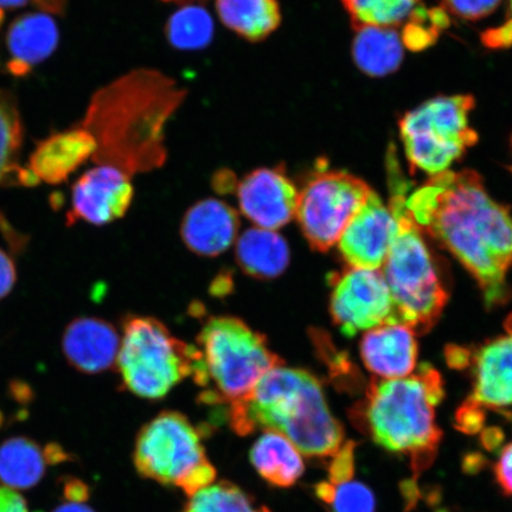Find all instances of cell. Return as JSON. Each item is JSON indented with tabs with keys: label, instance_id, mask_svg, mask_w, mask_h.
Masks as SVG:
<instances>
[{
	"label": "cell",
	"instance_id": "6da1fadb",
	"mask_svg": "<svg viewBox=\"0 0 512 512\" xmlns=\"http://www.w3.org/2000/svg\"><path fill=\"white\" fill-rule=\"evenodd\" d=\"M406 207L422 232L462 262L477 280L485 303L510 296L512 215L486 191L476 171H445L407 196Z\"/></svg>",
	"mask_w": 512,
	"mask_h": 512
},
{
	"label": "cell",
	"instance_id": "7a4b0ae2",
	"mask_svg": "<svg viewBox=\"0 0 512 512\" xmlns=\"http://www.w3.org/2000/svg\"><path fill=\"white\" fill-rule=\"evenodd\" d=\"M185 91L157 70L138 69L93 96L81 126L95 139L93 160L128 176L165 163V126Z\"/></svg>",
	"mask_w": 512,
	"mask_h": 512
},
{
	"label": "cell",
	"instance_id": "3957f363",
	"mask_svg": "<svg viewBox=\"0 0 512 512\" xmlns=\"http://www.w3.org/2000/svg\"><path fill=\"white\" fill-rule=\"evenodd\" d=\"M229 424L241 437L259 430L283 434L311 458L334 457L344 444V428L331 414L317 377L284 364L230 403Z\"/></svg>",
	"mask_w": 512,
	"mask_h": 512
},
{
	"label": "cell",
	"instance_id": "277c9868",
	"mask_svg": "<svg viewBox=\"0 0 512 512\" xmlns=\"http://www.w3.org/2000/svg\"><path fill=\"white\" fill-rule=\"evenodd\" d=\"M444 399L443 380L430 364L395 380H374L351 419L374 443L411 460L415 477L430 467L443 438L435 408Z\"/></svg>",
	"mask_w": 512,
	"mask_h": 512
},
{
	"label": "cell",
	"instance_id": "5b68a950",
	"mask_svg": "<svg viewBox=\"0 0 512 512\" xmlns=\"http://www.w3.org/2000/svg\"><path fill=\"white\" fill-rule=\"evenodd\" d=\"M389 162L392 196L388 206L395 216L396 230L381 272L392 294L399 324L408 326L415 335H422L438 322L447 292L422 230L408 213L407 182L396 160Z\"/></svg>",
	"mask_w": 512,
	"mask_h": 512
},
{
	"label": "cell",
	"instance_id": "8992f818",
	"mask_svg": "<svg viewBox=\"0 0 512 512\" xmlns=\"http://www.w3.org/2000/svg\"><path fill=\"white\" fill-rule=\"evenodd\" d=\"M197 344L200 364L194 380L213 389L206 395L208 403L230 405L245 398L268 371L284 364L264 335L236 317L210 318Z\"/></svg>",
	"mask_w": 512,
	"mask_h": 512
},
{
	"label": "cell",
	"instance_id": "52a82bcc",
	"mask_svg": "<svg viewBox=\"0 0 512 512\" xmlns=\"http://www.w3.org/2000/svg\"><path fill=\"white\" fill-rule=\"evenodd\" d=\"M200 351L179 341L152 317H131L124 325L117 367L126 389L139 398L158 400L194 375Z\"/></svg>",
	"mask_w": 512,
	"mask_h": 512
},
{
	"label": "cell",
	"instance_id": "ba28073f",
	"mask_svg": "<svg viewBox=\"0 0 512 512\" xmlns=\"http://www.w3.org/2000/svg\"><path fill=\"white\" fill-rule=\"evenodd\" d=\"M201 434L187 416L163 412L139 432L134 465L144 478L177 486L192 497L216 478L201 441Z\"/></svg>",
	"mask_w": 512,
	"mask_h": 512
},
{
	"label": "cell",
	"instance_id": "9c48e42d",
	"mask_svg": "<svg viewBox=\"0 0 512 512\" xmlns=\"http://www.w3.org/2000/svg\"><path fill=\"white\" fill-rule=\"evenodd\" d=\"M472 95L438 96L408 112L400 120V137L412 168L435 176L478 142L470 127Z\"/></svg>",
	"mask_w": 512,
	"mask_h": 512
},
{
	"label": "cell",
	"instance_id": "30bf717a",
	"mask_svg": "<svg viewBox=\"0 0 512 512\" xmlns=\"http://www.w3.org/2000/svg\"><path fill=\"white\" fill-rule=\"evenodd\" d=\"M373 192L344 171H320L298 195L296 217L307 242L326 252L337 245L348 224Z\"/></svg>",
	"mask_w": 512,
	"mask_h": 512
},
{
	"label": "cell",
	"instance_id": "8fae6325",
	"mask_svg": "<svg viewBox=\"0 0 512 512\" xmlns=\"http://www.w3.org/2000/svg\"><path fill=\"white\" fill-rule=\"evenodd\" d=\"M331 316L347 337L399 324L389 287L380 270L349 267L331 281Z\"/></svg>",
	"mask_w": 512,
	"mask_h": 512
},
{
	"label": "cell",
	"instance_id": "7c38bea8",
	"mask_svg": "<svg viewBox=\"0 0 512 512\" xmlns=\"http://www.w3.org/2000/svg\"><path fill=\"white\" fill-rule=\"evenodd\" d=\"M454 366L470 368L472 393L463 408L485 416V411L508 413L512 409V315L504 332L472 351L454 350Z\"/></svg>",
	"mask_w": 512,
	"mask_h": 512
},
{
	"label": "cell",
	"instance_id": "4fadbf2b",
	"mask_svg": "<svg viewBox=\"0 0 512 512\" xmlns=\"http://www.w3.org/2000/svg\"><path fill=\"white\" fill-rule=\"evenodd\" d=\"M130 177L110 165L85 172L73 185L69 223L85 221L104 226L125 216L134 196Z\"/></svg>",
	"mask_w": 512,
	"mask_h": 512
},
{
	"label": "cell",
	"instance_id": "5bb4252c",
	"mask_svg": "<svg viewBox=\"0 0 512 512\" xmlns=\"http://www.w3.org/2000/svg\"><path fill=\"white\" fill-rule=\"evenodd\" d=\"M392 209L373 190L366 203L344 229L337 245L349 267L381 270L394 239Z\"/></svg>",
	"mask_w": 512,
	"mask_h": 512
},
{
	"label": "cell",
	"instance_id": "9a60e30c",
	"mask_svg": "<svg viewBox=\"0 0 512 512\" xmlns=\"http://www.w3.org/2000/svg\"><path fill=\"white\" fill-rule=\"evenodd\" d=\"M240 211L255 227L278 230L296 217L299 191L280 169L262 168L236 187Z\"/></svg>",
	"mask_w": 512,
	"mask_h": 512
},
{
	"label": "cell",
	"instance_id": "2e32d148",
	"mask_svg": "<svg viewBox=\"0 0 512 512\" xmlns=\"http://www.w3.org/2000/svg\"><path fill=\"white\" fill-rule=\"evenodd\" d=\"M120 337L104 319L76 318L62 337V350L70 366L86 374H98L117 364Z\"/></svg>",
	"mask_w": 512,
	"mask_h": 512
},
{
	"label": "cell",
	"instance_id": "e0dca14e",
	"mask_svg": "<svg viewBox=\"0 0 512 512\" xmlns=\"http://www.w3.org/2000/svg\"><path fill=\"white\" fill-rule=\"evenodd\" d=\"M240 217L226 202L208 198L197 202L184 215L182 239L197 255L217 256L238 238Z\"/></svg>",
	"mask_w": 512,
	"mask_h": 512
},
{
	"label": "cell",
	"instance_id": "ac0fdd59",
	"mask_svg": "<svg viewBox=\"0 0 512 512\" xmlns=\"http://www.w3.org/2000/svg\"><path fill=\"white\" fill-rule=\"evenodd\" d=\"M406 325L387 324L363 336L364 366L380 380H395L413 374L418 362V344Z\"/></svg>",
	"mask_w": 512,
	"mask_h": 512
},
{
	"label": "cell",
	"instance_id": "d6986e66",
	"mask_svg": "<svg viewBox=\"0 0 512 512\" xmlns=\"http://www.w3.org/2000/svg\"><path fill=\"white\" fill-rule=\"evenodd\" d=\"M96 142L82 126L53 134L37 145L29 162V171L48 184H61L93 158Z\"/></svg>",
	"mask_w": 512,
	"mask_h": 512
},
{
	"label": "cell",
	"instance_id": "ffe728a7",
	"mask_svg": "<svg viewBox=\"0 0 512 512\" xmlns=\"http://www.w3.org/2000/svg\"><path fill=\"white\" fill-rule=\"evenodd\" d=\"M59 37L54 19L43 12L17 18L6 32L5 46L9 55L6 68L14 76L28 75L54 53Z\"/></svg>",
	"mask_w": 512,
	"mask_h": 512
},
{
	"label": "cell",
	"instance_id": "44dd1931",
	"mask_svg": "<svg viewBox=\"0 0 512 512\" xmlns=\"http://www.w3.org/2000/svg\"><path fill=\"white\" fill-rule=\"evenodd\" d=\"M66 459L59 447L43 451L27 438H12L0 446V484L11 490L35 486L46 472L48 463Z\"/></svg>",
	"mask_w": 512,
	"mask_h": 512
},
{
	"label": "cell",
	"instance_id": "7402d4cb",
	"mask_svg": "<svg viewBox=\"0 0 512 512\" xmlns=\"http://www.w3.org/2000/svg\"><path fill=\"white\" fill-rule=\"evenodd\" d=\"M236 261L241 270L253 278L275 279L290 264V248L274 230L255 227L239 236Z\"/></svg>",
	"mask_w": 512,
	"mask_h": 512
},
{
	"label": "cell",
	"instance_id": "603a6c76",
	"mask_svg": "<svg viewBox=\"0 0 512 512\" xmlns=\"http://www.w3.org/2000/svg\"><path fill=\"white\" fill-rule=\"evenodd\" d=\"M249 459L260 477L275 488H291L304 475L302 453L277 432L262 434L249 452Z\"/></svg>",
	"mask_w": 512,
	"mask_h": 512
},
{
	"label": "cell",
	"instance_id": "cb8c5ba5",
	"mask_svg": "<svg viewBox=\"0 0 512 512\" xmlns=\"http://www.w3.org/2000/svg\"><path fill=\"white\" fill-rule=\"evenodd\" d=\"M352 42V57L364 74L382 78L398 70L403 60V41L394 28L361 27Z\"/></svg>",
	"mask_w": 512,
	"mask_h": 512
},
{
	"label": "cell",
	"instance_id": "d4e9b609",
	"mask_svg": "<svg viewBox=\"0 0 512 512\" xmlns=\"http://www.w3.org/2000/svg\"><path fill=\"white\" fill-rule=\"evenodd\" d=\"M23 144V124L19 114L17 102L10 93L0 91V187L5 184L35 185L37 178L29 170L18 168L17 160ZM0 228L3 233L8 232L10 242L12 230L0 216Z\"/></svg>",
	"mask_w": 512,
	"mask_h": 512
},
{
	"label": "cell",
	"instance_id": "484cf974",
	"mask_svg": "<svg viewBox=\"0 0 512 512\" xmlns=\"http://www.w3.org/2000/svg\"><path fill=\"white\" fill-rule=\"evenodd\" d=\"M217 14L230 30L248 41L265 40L278 29V0H216Z\"/></svg>",
	"mask_w": 512,
	"mask_h": 512
},
{
	"label": "cell",
	"instance_id": "4316f807",
	"mask_svg": "<svg viewBox=\"0 0 512 512\" xmlns=\"http://www.w3.org/2000/svg\"><path fill=\"white\" fill-rule=\"evenodd\" d=\"M422 0H342L355 29L394 28L412 18Z\"/></svg>",
	"mask_w": 512,
	"mask_h": 512
},
{
	"label": "cell",
	"instance_id": "83f0119b",
	"mask_svg": "<svg viewBox=\"0 0 512 512\" xmlns=\"http://www.w3.org/2000/svg\"><path fill=\"white\" fill-rule=\"evenodd\" d=\"M183 512H272L230 482H219L190 497Z\"/></svg>",
	"mask_w": 512,
	"mask_h": 512
},
{
	"label": "cell",
	"instance_id": "f1b7e54d",
	"mask_svg": "<svg viewBox=\"0 0 512 512\" xmlns=\"http://www.w3.org/2000/svg\"><path fill=\"white\" fill-rule=\"evenodd\" d=\"M166 31L172 46L198 49L206 47L210 42L214 24L206 10L198 6H187L170 18Z\"/></svg>",
	"mask_w": 512,
	"mask_h": 512
},
{
	"label": "cell",
	"instance_id": "f546056e",
	"mask_svg": "<svg viewBox=\"0 0 512 512\" xmlns=\"http://www.w3.org/2000/svg\"><path fill=\"white\" fill-rule=\"evenodd\" d=\"M313 491L329 512H376L373 491L354 479L338 485L320 482Z\"/></svg>",
	"mask_w": 512,
	"mask_h": 512
},
{
	"label": "cell",
	"instance_id": "4dcf8cb0",
	"mask_svg": "<svg viewBox=\"0 0 512 512\" xmlns=\"http://www.w3.org/2000/svg\"><path fill=\"white\" fill-rule=\"evenodd\" d=\"M443 10L464 21H479L498 9L503 0H441Z\"/></svg>",
	"mask_w": 512,
	"mask_h": 512
},
{
	"label": "cell",
	"instance_id": "1f68e13d",
	"mask_svg": "<svg viewBox=\"0 0 512 512\" xmlns=\"http://www.w3.org/2000/svg\"><path fill=\"white\" fill-rule=\"evenodd\" d=\"M355 448L354 441L344 443L339 451L332 457L329 466L328 482L332 485H338L354 479L355 475Z\"/></svg>",
	"mask_w": 512,
	"mask_h": 512
},
{
	"label": "cell",
	"instance_id": "d6a6232c",
	"mask_svg": "<svg viewBox=\"0 0 512 512\" xmlns=\"http://www.w3.org/2000/svg\"><path fill=\"white\" fill-rule=\"evenodd\" d=\"M485 47L503 49L512 46V0H509L508 16L499 27L485 31L482 35Z\"/></svg>",
	"mask_w": 512,
	"mask_h": 512
},
{
	"label": "cell",
	"instance_id": "836d02e7",
	"mask_svg": "<svg viewBox=\"0 0 512 512\" xmlns=\"http://www.w3.org/2000/svg\"><path fill=\"white\" fill-rule=\"evenodd\" d=\"M495 477L504 494L512 497V443L503 448L495 464Z\"/></svg>",
	"mask_w": 512,
	"mask_h": 512
},
{
	"label": "cell",
	"instance_id": "e575fe53",
	"mask_svg": "<svg viewBox=\"0 0 512 512\" xmlns=\"http://www.w3.org/2000/svg\"><path fill=\"white\" fill-rule=\"evenodd\" d=\"M16 283V268L8 253L0 249V300L8 296Z\"/></svg>",
	"mask_w": 512,
	"mask_h": 512
},
{
	"label": "cell",
	"instance_id": "d590c367",
	"mask_svg": "<svg viewBox=\"0 0 512 512\" xmlns=\"http://www.w3.org/2000/svg\"><path fill=\"white\" fill-rule=\"evenodd\" d=\"M0 512H30V510L21 495L0 484Z\"/></svg>",
	"mask_w": 512,
	"mask_h": 512
},
{
	"label": "cell",
	"instance_id": "8d00e7d4",
	"mask_svg": "<svg viewBox=\"0 0 512 512\" xmlns=\"http://www.w3.org/2000/svg\"><path fill=\"white\" fill-rule=\"evenodd\" d=\"M30 2L40 6L42 10L59 12L64 8V0H0V12L22 8Z\"/></svg>",
	"mask_w": 512,
	"mask_h": 512
},
{
	"label": "cell",
	"instance_id": "74e56055",
	"mask_svg": "<svg viewBox=\"0 0 512 512\" xmlns=\"http://www.w3.org/2000/svg\"><path fill=\"white\" fill-rule=\"evenodd\" d=\"M66 496L69 502L85 503L89 496L87 485L78 479L70 480L66 485Z\"/></svg>",
	"mask_w": 512,
	"mask_h": 512
},
{
	"label": "cell",
	"instance_id": "f35d334b",
	"mask_svg": "<svg viewBox=\"0 0 512 512\" xmlns=\"http://www.w3.org/2000/svg\"><path fill=\"white\" fill-rule=\"evenodd\" d=\"M54 512H94V510L83 503L68 502L60 505Z\"/></svg>",
	"mask_w": 512,
	"mask_h": 512
},
{
	"label": "cell",
	"instance_id": "ab89813d",
	"mask_svg": "<svg viewBox=\"0 0 512 512\" xmlns=\"http://www.w3.org/2000/svg\"><path fill=\"white\" fill-rule=\"evenodd\" d=\"M4 21V14L3 12H0V24H2Z\"/></svg>",
	"mask_w": 512,
	"mask_h": 512
},
{
	"label": "cell",
	"instance_id": "60d3db41",
	"mask_svg": "<svg viewBox=\"0 0 512 512\" xmlns=\"http://www.w3.org/2000/svg\"><path fill=\"white\" fill-rule=\"evenodd\" d=\"M164 2H175V0H164Z\"/></svg>",
	"mask_w": 512,
	"mask_h": 512
},
{
	"label": "cell",
	"instance_id": "b9f144b4",
	"mask_svg": "<svg viewBox=\"0 0 512 512\" xmlns=\"http://www.w3.org/2000/svg\"><path fill=\"white\" fill-rule=\"evenodd\" d=\"M2 414H0V424H2Z\"/></svg>",
	"mask_w": 512,
	"mask_h": 512
},
{
	"label": "cell",
	"instance_id": "7bdbcfd3",
	"mask_svg": "<svg viewBox=\"0 0 512 512\" xmlns=\"http://www.w3.org/2000/svg\"><path fill=\"white\" fill-rule=\"evenodd\" d=\"M511 146H512V139H511ZM511 171H512V166H511Z\"/></svg>",
	"mask_w": 512,
	"mask_h": 512
}]
</instances>
